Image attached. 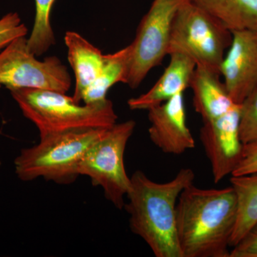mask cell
Returning <instances> with one entry per match:
<instances>
[{
	"label": "cell",
	"mask_w": 257,
	"mask_h": 257,
	"mask_svg": "<svg viewBox=\"0 0 257 257\" xmlns=\"http://www.w3.org/2000/svg\"><path fill=\"white\" fill-rule=\"evenodd\" d=\"M220 67L228 94L240 104L257 87V31L234 30Z\"/></svg>",
	"instance_id": "obj_10"
},
{
	"label": "cell",
	"mask_w": 257,
	"mask_h": 257,
	"mask_svg": "<svg viewBox=\"0 0 257 257\" xmlns=\"http://www.w3.org/2000/svg\"><path fill=\"white\" fill-rule=\"evenodd\" d=\"M170 61L160 79L147 92L128 99L131 110H149L170 100L190 86L197 64L184 55H170Z\"/></svg>",
	"instance_id": "obj_12"
},
{
	"label": "cell",
	"mask_w": 257,
	"mask_h": 257,
	"mask_svg": "<svg viewBox=\"0 0 257 257\" xmlns=\"http://www.w3.org/2000/svg\"><path fill=\"white\" fill-rule=\"evenodd\" d=\"M130 45L114 53L103 55L102 66L97 77L84 94V104L105 100L106 94L116 83H126L130 63Z\"/></svg>",
	"instance_id": "obj_17"
},
{
	"label": "cell",
	"mask_w": 257,
	"mask_h": 257,
	"mask_svg": "<svg viewBox=\"0 0 257 257\" xmlns=\"http://www.w3.org/2000/svg\"><path fill=\"white\" fill-rule=\"evenodd\" d=\"M195 175L182 168L165 183L154 182L142 171L131 177L124 209L132 231L140 236L157 257H182L177 238L176 208L181 193L194 184Z\"/></svg>",
	"instance_id": "obj_2"
},
{
	"label": "cell",
	"mask_w": 257,
	"mask_h": 257,
	"mask_svg": "<svg viewBox=\"0 0 257 257\" xmlns=\"http://www.w3.org/2000/svg\"><path fill=\"white\" fill-rule=\"evenodd\" d=\"M33 28L28 38L29 50L37 57L44 55L55 45V33L51 23L52 8L56 0H35Z\"/></svg>",
	"instance_id": "obj_18"
},
{
	"label": "cell",
	"mask_w": 257,
	"mask_h": 257,
	"mask_svg": "<svg viewBox=\"0 0 257 257\" xmlns=\"http://www.w3.org/2000/svg\"><path fill=\"white\" fill-rule=\"evenodd\" d=\"M231 40V30L192 0L181 7L174 19L168 55L187 56L197 66L220 74L221 64Z\"/></svg>",
	"instance_id": "obj_5"
},
{
	"label": "cell",
	"mask_w": 257,
	"mask_h": 257,
	"mask_svg": "<svg viewBox=\"0 0 257 257\" xmlns=\"http://www.w3.org/2000/svg\"><path fill=\"white\" fill-rule=\"evenodd\" d=\"M239 112L238 104L220 117L204 121L200 128L199 138L215 183L232 175L241 160L243 145L239 138Z\"/></svg>",
	"instance_id": "obj_9"
},
{
	"label": "cell",
	"mask_w": 257,
	"mask_h": 257,
	"mask_svg": "<svg viewBox=\"0 0 257 257\" xmlns=\"http://www.w3.org/2000/svg\"><path fill=\"white\" fill-rule=\"evenodd\" d=\"M257 173V142L243 145L242 155L231 176Z\"/></svg>",
	"instance_id": "obj_21"
},
{
	"label": "cell",
	"mask_w": 257,
	"mask_h": 257,
	"mask_svg": "<svg viewBox=\"0 0 257 257\" xmlns=\"http://www.w3.org/2000/svg\"><path fill=\"white\" fill-rule=\"evenodd\" d=\"M237 218V199L231 186L201 189L190 184L176 208L177 238L182 257H229Z\"/></svg>",
	"instance_id": "obj_1"
},
{
	"label": "cell",
	"mask_w": 257,
	"mask_h": 257,
	"mask_svg": "<svg viewBox=\"0 0 257 257\" xmlns=\"http://www.w3.org/2000/svg\"><path fill=\"white\" fill-rule=\"evenodd\" d=\"M219 19L231 32L257 31V0H192Z\"/></svg>",
	"instance_id": "obj_16"
},
{
	"label": "cell",
	"mask_w": 257,
	"mask_h": 257,
	"mask_svg": "<svg viewBox=\"0 0 257 257\" xmlns=\"http://www.w3.org/2000/svg\"><path fill=\"white\" fill-rule=\"evenodd\" d=\"M192 0H154L142 19L133 42L125 84L136 89L152 69L168 55L174 19L181 7Z\"/></svg>",
	"instance_id": "obj_7"
},
{
	"label": "cell",
	"mask_w": 257,
	"mask_h": 257,
	"mask_svg": "<svg viewBox=\"0 0 257 257\" xmlns=\"http://www.w3.org/2000/svg\"><path fill=\"white\" fill-rule=\"evenodd\" d=\"M229 257H257V224L235 245Z\"/></svg>",
	"instance_id": "obj_22"
},
{
	"label": "cell",
	"mask_w": 257,
	"mask_h": 257,
	"mask_svg": "<svg viewBox=\"0 0 257 257\" xmlns=\"http://www.w3.org/2000/svg\"><path fill=\"white\" fill-rule=\"evenodd\" d=\"M67 57L75 75V88L72 98L81 103L88 88L92 85L100 72L103 54L82 35L67 31L64 36Z\"/></svg>",
	"instance_id": "obj_14"
},
{
	"label": "cell",
	"mask_w": 257,
	"mask_h": 257,
	"mask_svg": "<svg viewBox=\"0 0 257 257\" xmlns=\"http://www.w3.org/2000/svg\"><path fill=\"white\" fill-rule=\"evenodd\" d=\"M220 74L197 66L189 87L193 92V106L203 121L220 117L238 105L228 94Z\"/></svg>",
	"instance_id": "obj_13"
},
{
	"label": "cell",
	"mask_w": 257,
	"mask_h": 257,
	"mask_svg": "<svg viewBox=\"0 0 257 257\" xmlns=\"http://www.w3.org/2000/svg\"><path fill=\"white\" fill-rule=\"evenodd\" d=\"M0 84L7 89H34L67 93L72 78L58 57L39 60L29 50L28 37H18L0 52Z\"/></svg>",
	"instance_id": "obj_8"
},
{
	"label": "cell",
	"mask_w": 257,
	"mask_h": 257,
	"mask_svg": "<svg viewBox=\"0 0 257 257\" xmlns=\"http://www.w3.org/2000/svg\"><path fill=\"white\" fill-rule=\"evenodd\" d=\"M136 122L128 120L107 128L88 149L79 165V175L87 176L93 185L103 189L106 199L117 209H124L131 177L125 170L124 155Z\"/></svg>",
	"instance_id": "obj_6"
},
{
	"label": "cell",
	"mask_w": 257,
	"mask_h": 257,
	"mask_svg": "<svg viewBox=\"0 0 257 257\" xmlns=\"http://www.w3.org/2000/svg\"><path fill=\"white\" fill-rule=\"evenodd\" d=\"M24 116L36 126L40 137L90 128H110L117 114L109 99L84 104L67 93L34 89H10Z\"/></svg>",
	"instance_id": "obj_3"
},
{
	"label": "cell",
	"mask_w": 257,
	"mask_h": 257,
	"mask_svg": "<svg viewBox=\"0 0 257 257\" xmlns=\"http://www.w3.org/2000/svg\"><path fill=\"white\" fill-rule=\"evenodd\" d=\"M106 130L90 128L40 137V143L23 149L15 158V173L23 182L42 177L59 184L73 183L79 176L82 157Z\"/></svg>",
	"instance_id": "obj_4"
},
{
	"label": "cell",
	"mask_w": 257,
	"mask_h": 257,
	"mask_svg": "<svg viewBox=\"0 0 257 257\" xmlns=\"http://www.w3.org/2000/svg\"><path fill=\"white\" fill-rule=\"evenodd\" d=\"M147 111L149 136L164 153L182 155L195 147V140L187 124L184 93Z\"/></svg>",
	"instance_id": "obj_11"
},
{
	"label": "cell",
	"mask_w": 257,
	"mask_h": 257,
	"mask_svg": "<svg viewBox=\"0 0 257 257\" xmlns=\"http://www.w3.org/2000/svg\"><path fill=\"white\" fill-rule=\"evenodd\" d=\"M239 138L243 145L257 142V87L240 104Z\"/></svg>",
	"instance_id": "obj_19"
},
{
	"label": "cell",
	"mask_w": 257,
	"mask_h": 257,
	"mask_svg": "<svg viewBox=\"0 0 257 257\" xmlns=\"http://www.w3.org/2000/svg\"><path fill=\"white\" fill-rule=\"evenodd\" d=\"M28 30L18 13H9L0 19V52L15 39L27 36Z\"/></svg>",
	"instance_id": "obj_20"
},
{
	"label": "cell",
	"mask_w": 257,
	"mask_h": 257,
	"mask_svg": "<svg viewBox=\"0 0 257 257\" xmlns=\"http://www.w3.org/2000/svg\"><path fill=\"white\" fill-rule=\"evenodd\" d=\"M0 166H1V162H0Z\"/></svg>",
	"instance_id": "obj_23"
},
{
	"label": "cell",
	"mask_w": 257,
	"mask_h": 257,
	"mask_svg": "<svg viewBox=\"0 0 257 257\" xmlns=\"http://www.w3.org/2000/svg\"><path fill=\"white\" fill-rule=\"evenodd\" d=\"M230 182L237 199V218L230 241V247H234L257 224V173L231 176Z\"/></svg>",
	"instance_id": "obj_15"
}]
</instances>
